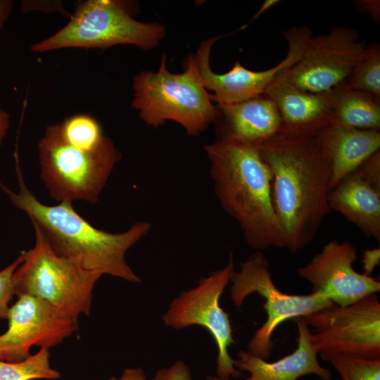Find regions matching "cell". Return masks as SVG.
Listing matches in <instances>:
<instances>
[{
	"label": "cell",
	"mask_w": 380,
	"mask_h": 380,
	"mask_svg": "<svg viewBox=\"0 0 380 380\" xmlns=\"http://www.w3.org/2000/svg\"><path fill=\"white\" fill-rule=\"evenodd\" d=\"M322 131L311 134L279 131L258 146L272 174V202L285 248L292 253L314 241L331 212V160Z\"/></svg>",
	"instance_id": "1"
},
{
	"label": "cell",
	"mask_w": 380,
	"mask_h": 380,
	"mask_svg": "<svg viewBox=\"0 0 380 380\" xmlns=\"http://www.w3.org/2000/svg\"><path fill=\"white\" fill-rule=\"evenodd\" d=\"M18 191L0 182V187L13 205L25 212L48 240L58 255L79 260L90 271L108 274L130 282L140 278L126 260V253L149 232L145 221L134 223L128 229L112 233L91 224L75 210L72 202L55 205L42 203L29 189L23 179L18 151L14 153Z\"/></svg>",
	"instance_id": "2"
},
{
	"label": "cell",
	"mask_w": 380,
	"mask_h": 380,
	"mask_svg": "<svg viewBox=\"0 0 380 380\" xmlns=\"http://www.w3.org/2000/svg\"><path fill=\"white\" fill-rule=\"evenodd\" d=\"M215 195L239 224L246 243L262 251L285 248L272 198V174L256 145L219 139L205 145Z\"/></svg>",
	"instance_id": "3"
},
{
	"label": "cell",
	"mask_w": 380,
	"mask_h": 380,
	"mask_svg": "<svg viewBox=\"0 0 380 380\" xmlns=\"http://www.w3.org/2000/svg\"><path fill=\"white\" fill-rule=\"evenodd\" d=\"M181 73H172L162 55L157 72L144 70L134 77L132 106L148 126L158 127L166 120L181 125L196 136L215 122L216 106L201 78L194 55L189 54Z\"/></svg>",
	"instance_id": "4"
},
{
	"label": "cell",
	"mask_w": 380,
	"mask_h": 380,
	"mask_svg": "<svg viewBox=\"0 0 380 380\" xmlns=\"http://www.w3.org/2000/svg\"><path fill=\"white\" fill-rule=\"evenodd\" d=\"M33 227L34 246L21 253L23 261L13 275L14 295L36 297L76 321L81 314L89 315L93 289L102 274L56 253L42 231Z\"/></svg>",
	"instance_id": "5"
},
{
	"label": "cell",
	"mask_w": 380,
	"mask_h": 380,
	"mask_svg": "<svg viewBox=\"0 0 380 380\" xmlns=\"http://www.w3.org/2000/svg\"><path fill=\"white\" fill-rule=\"evenodd\" d=\"M41 178L55 200L96 203L121 153L106 137L94 149L66 141L58 124L49 125L38 144Z\"/></svg>",
	"instance_id": "6"
},
{
	"label": "cell",
	"mask_w": 380,
	"mask_h": 380,
	"mask_svg": "<svg viewBox=\"0 0 380 380\" xmlns=\"http://www.w3.org/2000/svg\"><path fill=\"white\" fill-rule=\"evenodd\" d=\"M165 27L134 19L125 3L113 0L77 1L70 21L52 36L31 46L34 52L63 48L106 49L130 44L142 49L158 46Z\"/></svg>",
	"instance_id": "7"
},
{
	"label": "cell",
	"mask_w": 380,
	"mask_h": 380,
	"mask_svg": "<svg viewBox=\"0 0 380 380\" xmlns=\"http://www.w3.org/2000/svg\"><path fill=\"white\" fill-rule=\"evenodd\" d=\"M231 281L230 297L237 308L252 293L258 294L265 300L266 321L256 330L248 346L249 352L265 360L272 355L274 346L272 336L281 324L334 305L316 292L292 295L280 291L272 280L267 259L260 251L240 264L239 270L234 272Z\"/></svg>",
	"instance_id": "8"
},
{
	"label": "cell",
	"mask_w": 380,
	"mask_h": 380,
	"mask_svg": "<svg viewBox=\"0 0 380 380\" xmlns=\"http://www.w3.org/2000/svg\"><path fill=\"white\" fill-rule=\"evenodd\" d=\"M315 329L310 341L323 360H380V303L376 293L350 305H333L301 317Z\"/></svg>",
	"instance_id": "9"
},
{
	"label": "cell",
	"mask_w": 380,
	"mask_h": 380,
	"mask_svg": "<svg viewBox=\"0 0 380 380\" xmlns=\"http://www.w3.org/2000/svg\"><path fill=\"white\" fill-rule=\"evenodd\" d=\"M234 272L230 253L223 268L202 278L196 287L176 297L163 316V323L167 327L182 329L196 325L208 330L217 348L216 376L226 380L241 374L228 352L229 347L234 343L232 329L228 314L220 305V296Z\"/></svg>",
	"instance_id": "10"
},
{
	"label": "cell",
	"mask_w": 380,
	"mask_h": 380,
	"mask_svg": "<svg viewBox=\"0 0 380 380\" xmlns=\"http://www.w3.org/2000/svg\"><path fill=\"white\" fill-rule=\"evenodd\" d=\"M367 47L359 32L335 27L312 36L300 59L284 72L287 81L303 91L322 93L346 81Z\"/></svg>",
	"instance_id": "11"
},
{
	"label": "cell",
	"mask_w": 380,
	"mask_h": 380,
	"mask_svg": "<svg viewBox=\"0 0 380 380\" xmlns=\"http://www.w3.org/2000/svg\"><path fill=\"white\" fill-rule=\"evenodd\" d=\"M313 32L306 26L293 27L282 34L288 42L286 57L277 65L265 70L245 68L236 61L232 68L223 74L213 72L210 65V54L214 43L220 36L210 37L199 46L195 60L203 84L216 104H232L265 94L267 87L282 72L289 69L301 57L308 40Z\"/></svg>",
	"instance_id": "12"
},
{
	"label": "cell",
	"mask_w": 380,
	"mask_h": 380,
	"mask_svg": "<svg viewBox=\"0 0 380 380\" xmlns=\"http://www.w3.org/2000/svg\"><path fill=\"white\" fill-rule=\"evenodd\" d=\"M7 315V330L0 335V360L15 362L31 355L35 346L49 349L77 329V321L61 315L44 301L29 295L17 297Z\"/></svg>",
	"instance_id": "13"
},
{
	"label": "cell",
	"mask_w": 380,
	"mask_h": 380,
	"mask_svg": "<svg viewBox=\"0 0 380 380\" xmlns=\"http://www.w3.org/2000/svg\"><path fill=\"white\" fill-rule=\"evenodd\" d=\"M356 259L357 250L351 242L334 239L298 268L297 273L312 284V292L343 307L380 291L379 280L355 270Z\"/></svg>",
	"instance_id": "14"
},
{
	"label": "cell",
	"mask_w": 380,
	"mask_h": 380,
	"mask_svg": "<svg viewBox=\"0 0 380 380\" xmlns=\"http://www.w3.org/2000/svg\"><path fill=\"white\" fill-rule=\"evenodd\" d=\"M331 211L340 213L366 236L380 242V151L329 194Z\"/></svg>",
	"instance_id": "15"
},
{
	"label": "cell",
	"mask_w": 380,
	"mask_h": 380,
	"mask_svg": "<svg viewBox=\"0 0 380 380\" xmlns=\"http://www.w3.org/2000/svg\"><path fill=\"white\" fill-rule=\"evenodd\" d=\"M298 338L295 350L284 357L274 361L252 354L248 350H241L238 358L234 360V367L241 372L247 371L248 377L243 380H298L305 375L312 374L322 380H330L329 369L321 366L317 354L313 349L309 326L301 317L295 318ZM211 380H226L217 376H210Z\"/></svg>",
	"instance_id": "16"
},
{
	"label": "cell",
	"mask_w": 380,
	"mask_h": 380,
	"mask_svg": "<svg viewBox=\"0 0 380 380\" xmlns=\"http://www.w3.org/2000/svg\"><path fill=\"white\" fill-rule=\"evenodd\" d=\"M285 71L277 76L265 93L274 101L280 114L279 131L296 134L321 131L334 120L327 92L312 93L297 88L287 81Z\"/></svg>",
	"instance_id": "17"
},
{
	"label": "cell",
	"mask_w": 380,
	"mask_h": 380,
	"mask_svg": "<svg viewBox=\"0 0 380 380\" xmlns=\"http://www.w3.org/2000/svg\"><path fill=\"white\" fill-rule=\"evenodd\" d=\"M220 139L258 146L276 135L281 118L274 101L262 94L232 104H215Z\"/></svg>",
	"instance_id": "18"
},
{
	"label": "cell",
	"mask_w": 380,
	"mask_h": 380,
	"mask_svg": "<svg viewBox=\"0 0 380 380\" xmlns=\"http://www.w3.org/2000/svg\"><path fill=\"white\" fill-rule=\"evenodd\" d=\"M331 160L330 191L380 148V131L332 120L322 131Z\"/></svg>",
	"instance_id": "19"
},
{
	"label": "cell",
	"mask_w": 380,
	"mask_h": 380,
	"mask_svg": "<svg viewBox=\"0 0 380 380\" xmlns=\"http://www.w3.org/2000/svg\"><path fill=\"white\" fill-rule=\"evenodd\" d=\"M334 112V120L360 129H380V99L354 89L346 81L327 91Z\"/></svg>",
	"instance_id": "20"
},
{
	"label": "cell",
	"mask_w": 380,
	"mask_h": 380,
	"mask_svg": "<svg viewBox=\"0 0 380 380\" xmlns=\"http://www.w3.org/2000/svg\"><path fill=\"white\" fill-rule=\"evenodd\" d=\"M60 377V372L51 366L50 354L46 348H40L22 361L0 360V380H55Z\"/></svg>",
	"instance_id": "21"
},
{
	"label": "cell",
	"mask_w": 380,
	"mask_h": 380,
	"mask_svg": "<svg viewBox=\"0 0 380 380\" xmlns=\"http://www.w3.org/2000/svg\"><path fill=\"white\" fill-rule=\"evenodd\" d=\"M349 87L380 99V44L367 46L360 61L346 80Z\"/></svg>",
	"instance_id": "22"
},
{
	"label": "cell",
	"mask_w": 380,
	"mask_h": 380,
	"mask_svg": "<svg viewBox=\"0 0 380 380\" xmlns=\"http://www.w3.org/2000/svg\"><path fill=\"white\" fill-rule=\"evenodd\" d=\"M58 125L66 141L84 148L94 149L106 138L100 124L89 115H75L66 118Z\"/></svg>",
	"instance_id": "23"
},
{
	"label": "cell",
	"mask_w": 380,
	"mask_h": 380,
	"mask_svg": "<svg viewBox=\"0 0 380 380\" xmlns=\"http://www.w3.org/2000/svg\"><path fill=\"white\" fill-rule=\"evenodd\" d=\"M330 362L343 380H380V360L337 357Z\"/></svg>",
	"instance_id": "24"
},
{
	"label": "cell",
	"mask_w": 380,
	"mask_h": 380,
	"mask_svg": "<svg viewBox=\"0 0 380 380\" xmlns=\"http://www.w3.org/2000/svg\"><path fill=\"white\" fill-rule=\"evenodd\" d=\"M23 261L20 255L9 265L0 271V318L7 319L9 310V303L14 296L13 286V275Z\"/></svg>",
	"instance_id": "25"
},
{
	"label": "cell",
	"mask_w": 380,
	"mask_h": 380,
	"mask_svg": "<svg viewBox=\"0 0 380 380\" xmlns=\"http://www.w3.org/2000/svg\"><path fill=\"white\" fill-rule=\"evenodd\" d=\"M151 380H194L188 365L178 360L168 367L158 369Z\"/></svg>",
	"instance_id": "26"
},
{
	"label": "cell",
	"mask_w": 380,
	"mask_h": 380,
	"mask_svg": "<svg viewBox=\"0 0 380 380\" xmlns=\"http://www.w3.org/2000/svg\"><path fill=\"white\" fill-rule=\"evenodd\" d=\"M356 9L367 14L376 23H380V1L379 0H355Z\"/></svg>",
	"instance_id": "27"
},
{
	"label": "cell",
	"mask_w": 380,
	"mask_h": 380,
	"mask_svg": "<svg viewBox=\"0 0 380 380\" xmlns=\"http://www.w3.org/2000/svg\"><path fill=\"white\" fill-rule=\"evenodd\" d=\"M380 260V249H367L363 252L364 274L371 276L374 268L379 265Z\"/></svg>",
	"instance_id": "28"
},
{
	"label": "cell",
	"mask_w": 380,
	"mask_h": 380,
	"mask_svg": "<svg viewBox=\"0 0 380 380\" xmlns=\"http://www.w3.org/2000/svg\"><path fill=\"white\" fill-rule=\"evenodd\" d=\"M108 380H146L144 371L141 367L125 369L119 378L110 376Z\"/></svg>",
	"instance_id": "29"
},
{
	"label": "cell",
	"mask_w": 380,
	"mask_h": 380,
	"mask_svg": "<svg viewBox=\"0 0 380 380\" xmlns=\"http://www.w3.org/2000/svg\"><path fill=\"white\" fill-rule=\"evenodd\" d=\"M13 7L11 0H0V32L8 19Z\"/></svg>",
	"instance_id": "30"
},
{
	"label": "cell",
	"mask_w": 380,
	"mask_h": 380,
	"mask_svg": "<svg viewBox=\"0 0 380 380\" xmlns=\"http://www.w3.org/2000/svg\"><path fill=\"white\" fill-rule=\"evenodd\" d=\"M9 124V115L0 108V146L6 135Z\"/></svg>",
	"instance_id": "31"
},
{
	"label": "cell",
	"mask_w": 380,
	"mask_h": 380,
	"mask_svg": "<svg viewBox=\"0 0 380 380\" xmlns=\"http://www.w3.org/2000/svg\"><path fill=\"white\" fill-rule=\"evenodd\" d=\"M280 2L279 0H265L264 3L262 4L261 8L258 10V11L255 14L253 18L251 20H253L256 18H258L259 16H260L263 13H265L266 11L272 8L274 5Z\"/></svg>",
	"instance_id": "32"
}]
</instances>
